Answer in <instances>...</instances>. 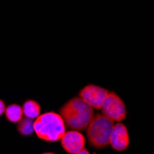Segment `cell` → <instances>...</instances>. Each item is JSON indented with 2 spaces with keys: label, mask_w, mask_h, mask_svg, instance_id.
<instances>
[{
  "label": "cell",
  "mask_w": 154,
  "mask_h": 154,
  "mask_svg": "<svg viewBox=\"0 0 154 154\" xmlns=\"http://www.w3.org/2000/svg\"><path fill=\"white\" fill-rule=\"evenodd\" d=\"M17 128L19 133L22 136H32L34 133V120L22 117V119L18 123Z\"/></svg>",
  "instance_id": "30bf717a"
},
{
  "label": "cell",
  "mask_w": 154,
  "mask_h": 154,
  "mask_svg": "<svg viewBox=\"0 0 154 154\" xmlns=\"http://www.w3.org/2000/svg\"><path fill=\"white\" fill-rule=\"evenodd\" d=\"M114 122L105 117L103 114L96 115L87 128V138L91 147L103 149L109 144Z\"/></svg>",
  "instance_id": "3957f363"
},
{
  "label": "cell",
  "mask_w": 154,
  "mask_h": 154,
  "mask_svg": "<svg viewBox=\"0 0 154 154\" xmlns=\"http://www.w3.org/2000/svg\"><path fill=\"white\" fill-rule=\"evenodd\" d=\"M130 138L127 127L122 123L114 125L109 140L111 147L116 151H124L128 148Z\"/></svg>",
  "instance_id": "8992f818"
},
{
  "label": "cell",
  "mask_w": 154,
  "mask_h": 154,
  "mask_svg": "<svg viewBox=\"0 0 154 154\" xmlns=\"http://www.w3.org/2000/svg\"><path fill=\"white\" fill-rule=\"evenodd\" d=\"M103 115L113 122L121 123L127 118V108L121 98L115 92L109 91L102 106Z\"/></svg>",
  "instance_id": "277c9868"
},
{
  "label": "cell",
  "mask_w": 154,
  "mask_h": 154,
  "mask_svg": "<svg viewBox=\"0 0 154 154\" xmlns=\"http://www.w3.org/2000/svg\"><path fill=\"white\" fill-rule=\"evenodd\" d=\"M43 154H55V153H53V152H45Z\"/></svg>",
  "instance_id": "4fadbf2b"
},
{
  "label": "cell",
  "mask_w": 154,
  "mask_h": 154,
  "mask_svg": "<svg viewBox=\"0 0 154 154\" xmlns=\"http://www.w3.org/2000/svg\"><path fill=\"white\" fill-rule=\"evenodd\" d=\"M34 133L45 141L55 142L66 133V125L59 114L47 112L34 120Z\"/></svg>",
  "instance_id": "7a4b0ae2"
},
{
  "label": "cell",
  "mask_w": 154,
  "mask_h": 154,
  "mask_svg": "<svg viewBox=\"0 0 154 154\" xmlns=\"http://www.w3.org/2000/svg\"><path fill=\"white\" fill-rule=\"evenodd\" d=\"M6 118L11 123H19L23 116L22 107L19 104H10L5 110Z\"/></svg>",
  "instance_id": "9c48e42d"
},
{
  "label": "cell",
  "mask_w": 154,
  "mask_h": 154,
  "mask_svg": "<svg viewBox=\"0 0 154 154\" xmlns=\"http://www.w3.org/2000/svg\"><path fill=\"white\" fill-rule=\"evenodd\" d=\"M22 111L25 117L36 119L41 115V106L37 102L33 100H28L23 103Z\"/></svg>",
  "instance_id": "ba28073f"
},
{
  "label": "cell",
  "mask_w": 154,
  "mask_h": 154,
  "mask_svg": "<svg viewBox=\"0 0 154 154\" xmlns=\"http://www.w3.org/2000/svg\"><path fill=\"white\" fill-rule=\"evenodd\" d=\"M75 154H91V153H90V152H89V150H87L86 149H83L82 150H80V151H79V152L75 153Z\"/></svg>",
  "instance_id": "7c38bea8"
},
{
  "label": "cell",
  "mask_w": 154,
  "mask_h": 154,
  "mask_svg": "<svg viewBox=\"0 0 154 154\" xmlns=\"http://www.w3.org/2000/svg\"><path fill=\"white\" fill-rule=\"evenodd\" d=\"M60 141L62 148L69 154H75L85 149V137L79 131L70 130L66 132Z\"/></svg>",
  "instance_id": "52a82bcc"
},
{
  "label": "cell",
  "mask_w": 154,
  "mask_h": 154,
  "mask_svg": "<svg viewBox=\"0 0 154 154\" xmlns=\"http://www.w3.org/2000/svg\"><path fill=\"white\" fill-rule=\"evenodd\" d=\"M59 115L66 128L79 132L86 130L95 116L93 108L79 96L66 102L60 108Z\"/></svg>",
  "instance_id": "6da1fadb"
},
{
  "label": "cell",
  "mask_w": 154,
  "mask_h": 154,
  "mask_svg": "<svg viewBox=\"0 0 154 154\" xmlns=\"http://www.w3.org/2000/svg\"><path fill=\"white\" fill-rule=\"evenodd\" d=\"M5 110H6V104L2 100H0V116L5 113Z\"/></svg>",
  "instance_id": "8fae6325"
},
{
  "label": "cell",
  "mask_w": 154,
  "mask_h": 154,
  "mask_svg": "<svg viewBox=\"0 0 154 154\" xmlns=\"http://www.w3.org/2000/svg\"><path fill=\"white\" fill-rule=\"evenodd\" d=\"M108 91L102 87L89 84L80 90L79 97L93 109H102L103 102L108 94Z\"/></svg>",
  "instance_id": "5b68a950"
}]
</instances>
